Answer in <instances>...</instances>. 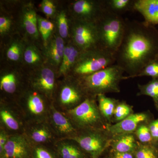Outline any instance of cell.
I'll list each match as a JSON object with an SVG mask.
<instances>
[{"label": "cell", "instance_id": "1", "mask_svg": "<svg viewBox=\"0 0 158 158\" xmlns=\"http://www.w3.org/2000/svg\"><path fill=\"white\" fill-rule=\"evenodd\" d=\"M124 36L115 55L116 64L133 78L158 57V31L145 22L125 19Z\"/></svg>", "mask_w": 158, "mask_h": 158}, {"label": "cell", "instance_id": "2", "mask_svg": "<svg viewBox=\"0 0 158 158\" xmlns=\"http://www.w3.org/2000/svg\"><path fill=\"white\" fill-rule=\"evenodd\" d=\"M98 47L115 56L121 44L125 28V19L121 15L106 10L95 23Z\"/></svg>", "mask_w": 158, "mask_h": 158}, {"label": "cell", "instance_id": "3", "mask_svg": "<svg viewBox=\"0 0 158 158\" xmlns=\"http://www.w3.org/2000/svg\"><path fill=\"white\" fill-rule=\"evenodd\" d=\"M124 73L121 67L115 64L78 79L88 97L96 98L98 94L119 92V83L124 78Z\"/></svg>", "mask_w": 158, "mask_h": 158}, {"label": "cell", "instance_id": "4", "mask_svg": "<svg viewBox=\"0 0 158 158\" xmlns=\"http://www.w3.org/2000/svg\"><path fill=\"white\" fill-rule=\"evenodd\" d=\"M25 118L26 122L47 120L52 102L42 94L27 87L15 101Z\"/></svg>", "mask_w": 158, "mask_h": 158}, {"label": "cell", "instance_id": "5", "mask_svg": "<svg viewBox=\"0 0 158 158\" xmlns=\"http://www.w3.org/2000/svg\"><path fill=\"white\" fill-rule=\"evenodd\" d=\"M96 98L88 97L76 107L63 113L78 131L102 130L104 123Z\"/></svg>", "mask_w": 158, "mask_h": 158}, {"label": "cell", "instance_id": "6", "mask_svg": "<svg viewBox=\"0 0 158 158\" xmlns=\"http://www.w3.org/2000/svg\"><path fill=\"white\" fill-rule=\"evenodd\" d=\"M89 97L79 79H65L57 85L53 104L62 113L76 107Z\"/></svg>", "mask_w": 158, "mask_h": 158}, {"label": "cell", "instance_id": "7", "mask_svg": "<svg viewBox=\"0 0 158 158\" xmlns=\"http://www.w3.org/2000/svg\"><path fill=\"white\" fill-rule=\"evenodd\" d=\"M114 55L99 48L83 52L74 65V77L81 78L114 65Z\"/></svg>", "mask_w": 158, "mask_h": 158}, {"label": "cell", "instance_id": "8", "mask_svg": "<svg viewBox=\"0 0 158 158\" xmlns=\"http://www.w3.org/2000/svg\"><path fill=\"white\" fill-rule=\"evenodd\" d=\"M26 122L15 102L0 100V128L9 136L23 135Z\"/></svg>", "mask_w": 158, "mask_h": 158}, {"label": "cell", "instance_id": "9", "mask_svg": "<svg viewBox=\"0 0 158 158\" xmlns=\"http://www.w3.org/2000/svg\"><path fill=\"white\" fill-rule=\"evenodd\" d=\"M72 139L76 141L82 149L91 158H98L108 143L102 130L78 131L76 136Z\"/></svg>", "mask_w": 158, "mask_h": 158}, {"label": "cell", "instance_id": "10", "mask_svg": "<svg viewBox=\"0 0 158 158\" xmlns=\"http://www.w3.org/2000/svg\"><path fill=\"white\" fill-rule=\"evenodd\" d=\"M24 135L32 145L54 147L59 140L47 120L27 123Z\"/></svg>", "mask_w": 158, "mask_h": 158}, {"label": "cell", "instance_id": "11", "mask_svg": "<svg viewBox=\"0 0 158 158\" xmlns=\"http://www.w3.org/2000/svg\"><path fill=\"white\" fill-rule=\"evenodd\" d=\"M74 43L82 52L98 47V38L94 23L76 21L72 31Z\"/></svg>", "mask_w": 158, "mask_h": 158}, {"label": "cell", "instance_id": "12", "mask_svg": "<svg viewBox=\"0 0 158 158\" xmlns=\"http://www.w3.org/2000/svg\"><path fill=\"white\" fill-rule=\"evenodd\" d=\"M27 81L29 86L53 102L58 85L53 71L49 68H44L29 77Z\"/></svg>", "mask_w": 158, "mask_h": 158}, {"label": "cell", "instance_id": "13", "mask_svg": "<svg viewBox=\"0 0 158 158\" xmlns=\"http://www.w3.org/2000/svg\"><path fill=\"white\" fill-rule=\"evenodd\" d=\"M47 121L59 140L73 139L78 131L68 117L51 105Z\"/></svg>", "mask_w": 158, "mask_h": 158}, {"label": "cell", "instance_id": "14", "mask_svg": "<svg viewBox=\"0 0 158 158\" xmlns=\"http://www.w3.org/2000/svg\"><path fill=\"white\" fill-rule=\"evenodd\" d=\"M73 9L76 20L95 23L106 10V0H78L73 3Z\"/></svg>", "mask_w": 158, "mask_h": 158}, {"label": "cell", "instance_id": "15", "mask_svg": "<svg viewBox=\"0 0 158 158\" xmlns=\"http://www.w3.org/2000/svg\"><path fill=\"white\" fill-rule=\"evenodd\" d=\"M5 151L6 158H32V145L24 134L9 136Z\"/></svg>", "mask_w": 158, "mask_h": 158}, {"label": "cell", "instance_id": "16", "mask_svg": "<svg viewBox=\"0 0 158 158\" xmlns=\"http://www.w3.org/2000/svg\"><path fill=\"white\" fill-rule=\"evenodd\" d=\"M148 118L145 113H139L131 114L123 120L109 127V131L114 135L128 134L137 128L139 123L146 121Z\"/></svg>", "mask_w": 158, "mask_h": 158}, {"label": "cell", "instance_id": "17", "mask_svg": "<svg viewBox=\"0 0 158 158\" xmlns=\"http://www.w3.org/2000/svg\"><path fill=\"white\" fill-rule=\"evenodd\" d=\"M54 148L60 158H86V155H88L72 139L58 140Z\"/></svg>", "mask_w": 158, "mask_h": 158}, {"label": "cell", "instance_id": "18", "mask_svg": "<svg viewBox=\"0 0 158 158\" xmlns=\"http://www.w3.org/2000/svg\"><path fill=\"white\" fill-rule=\"evenodd\" d=\"M134 10L142 15L145 23L158 25V0H135Z\"/></svg>", "mask_w": 158, "mask_h": 158}, {"label": "cell", "instance_id": "19", "mask_svg": "<svg viewBox=\"0 0 158 158\" xmlns=\"http://www.w3.org/2000/svg\"><path fill=\"white\" fill-rule=\"evenodd\" d=\"M82 52L75 45L65 47L59 69L60 75H65L71 68H73Z\"/></svg>", "mask_w": 158, "mask_h": 158}, {"label": "cell", "instance_id": "20", "mask_svg": "<svg viewBox=\"0 0 158 158\" xmlns=\"http://www.w3.org/2000/svg\"><path fill=\"white\" fill-rule=\"evenodd\" d=\"M65 48L62 37H56L51 41L46 52L48 58L52 64L59 65L62 62Z\"/></svg>", "mask_w": 158, "mask_h": 158}, {"label": "cell", "instance_id": "21", "mask_svg": "<svg viewBox=\"0 0 158 158\" xmlns=\"http://www.w3.org/2000/svg\"><path fill=\"white\" fill-rule=\"evenodd\" d=\"M23 24L30 35L38 37V19L36 11L32 7H27L25 9L23 14Z\"/></svg>", "mask_w": 158, "mask_h": 158}, {"label": "cell", "instance_id": "22", "mask_svg": "<svg viewBox=\"0 0 158 158\" xmlns=\"http://www.w3.org/2000/svg\"><path fill=\"white\" fill-rule=\"evenodd\" d=\"M135 0H106V9L118 15L127 11H135Z\"/></svg>", "mask_w": 158, "mask_h": 158}, {"label": "cell", "instance_id": "23", "mask_svg": "<svg viewBox=\"0 0 158 158\" xmlns=\"http://www.w3.org/2000/svg\"><path fill=\"white\" fill-rule=\"evenodd\" d=\"M113 147L116 152L132 153L136 147L135 138L130 134L123 135L113 143Z\"/></svg>", "mask_w": 158, "mask_h": 158}, {"label": "cell", "instance_id": "24", "mask_svg": "<svg viewBox=\"0 0 158 158\" xmlns=\"http://www.w3.org/2000/svg\"><path fill=\"white\" fill-rule=\"evenodd\" d=\"M98 106L102 115L104 118L109 119L114 114L115 101L107 97L105 94H100L96 97Z\"/></svg>", "mask_w": 158, "mask_h": 158}, {"label": "cell", "instance_id": "25", "mask_svg": "<svg viewBox=\"0 0 158 158\" xmlns=\"http://www.w3.org/2000/svg\"><path fill=\"white\" fill-rule=\"evenodd\" d=\"M32 158H60L54 147L32 145Z\"/></svg>", "mask_w": 158, "mask_h": 158}, {"label": "cell", "instance_id": "26", "mask_svg": "<svg viewBox=\"0 0 158 158\" xmlns=\"http://www.w3.org/2000/svg\"><path fill=\"white\" fill-rule=\"evenodd\" d=\"M140 92L138 95L149 96L154 101L158 99V78L152 80L145 85H138Z\"/></svg>", "mask_w": 158, "mask_h": 158}, {"label": "cell", "instance_id": "27", "mask_svg": "<svg viewBox=\"0 0 158 158\" xmlns=\"http://www.w3.org/2000/svg\"><path fill=\"white\" fill-rule=\"evenodd\" d=\"M143 76L151 77L152 79L158 78V57L151 61L139 73L133 77Z\"/></svg>", "mask_w": 158, "mask_h": 158}, {"label": "cell", "instance_id": "28", "mask_svg": "<svg viewBox=\"0 0 158 158\" xmlns=\"http://www.w3.org/2000/svg\"><path fill=\"white\" fill-rule=\"evenodd\" d=\"M38 28L44 40L46 41L53 30L54 25L48 20L39 18L38 19Z\"/></svg>", "mask_w": 158, "mask_h": 158}, {"label": "cell", "instance_id": "29", "mask_svg": "<svg viewBox=\"0 0 158 158\" xmlns=\"http://www.w3.org/2000/svg\"><path fill=\"white\" fill-rule=\"evenodd\" d=\"M135 158H158L157 152L153 146L144 145L138 150Z\"/></svg>", "mask_w": 158, "mask_h": 158}, {"label": "cell", "instance_id": "30", "mask_svg": "<svg viewBox=\"0 0 158 158\" xmlns=\"http://www.w3.org/2000/svg\"><path fill=\"white\" fill-rule=\"evenodd\" d=\"M57 20L60 37L62 38H66L68 35L69 27L65 12L61 11L58 15Z\"/></svg>", "mask_w": 158, "mask_h": 158}, {"label": "cell", "instance_id": "31", "mask_svg": "<svg viewBox=\"0 0 158 158\" xmlns=\"http://www.w3.org/2000/svg\"><path fill=\"white\" fill-rule=\"evenodd\" d=\"M24 59L29 64H35L40 61V56L36 48L33 47H29L25 51Z\"/></svg>", "mask_w": 158, "mask_h": 158}, {"label": "cell", "instance_id": "32", "mask_svg": "<svg viewBox=\"0 0 158 158\" xmlns=\"http://www.w3.org/2000/svg\"><path fill=\"white\" fill-rule=\"evenodd\" d=\"M131 109L129 106L124 103L117 105L114 110V117L116 121L120 122L130 116Z\"/></svg>", "mask_w": 158, "mask_h": 158}, {"label": "cell", "instance_id": "33", "mask_svg": "<svg viewBox=\"0 0 158 158\" xmlns=\"http://www.w3.org/2000/svg\"><path fill=\"white\" fill-rule=\"evenodd\" d=\"M137 137L140 141L143 143H149L152 141V138L149 127L142 125L138 128L136 132Z\"/></svg>", "mask_w": 158, "mask_h": 158}, {"label": "cell", "instance_id": "34", "mask_svg": "<svg viewBox=\"0 0 158 158\" xmlns=\"http://www.w3.org/2000/svg\"><path fill=\"white\" fill-rule=\"evenodd\" d=\"M21 55V47L19 44L16 43L12 44L7 52V57L11 61H18L20 58Z\"/></svg>", "mask_w": 158, "mask_h": 158}, {"label": "cell", "instance_id": "35", "mask_svg": "<svg viewBox=\"0 0 158 158\" xmlns=\"http://www.w3.org/2000/svg\"><path fill=\"white\" fill-rule=\"evenodd\" d=\"M9 136L4 130L0 128V158H6L5 146Z\"/></svg>", "mask_w": 158, "mask_h": 158}, {"label": "cell", "instance_id": "36", "mask_svg": "<svg viewBox=\"0 0 158 158\" xmlns=\"http://www.w3.org/2000/svg\"><path fill=\"white\" fill-rule=\"evenodd\" d=\"M43 12L48 16L52 15L55 13L56 7L54 3L49 0H44L41 4Z\"/></svg>", "mask_w": 158, "mask_h": 158}, {"label": "cell", "instance_id": "37", "mask_svg": "<svg viewBox=\"0 0 158 158\" xmlns=\"http://www.w3.org/2000/svg\"><path fill=\"white\" fill-rule=\"evenodd\" d=\"M150 131L151 134L152 141L155 143L158 142V118L152 121L149 127Z\"/></svg>", "mask_w": 158, "mask_h": 158}, {"label": "cell", "instance_id": "38", "mask_svg": "<svg viewBox=\"0 0 158 158\" xmlns=\"http://www.w3.org/2000/svg\"><path fill=\"white\" fill-rule=\"evenodd\" d=\"M11 25V20L8 18L0 17V33L3 34L9 31Z\"/></svg>", "mask_w": 158, "mask_h": 158}, {"label": "cell", "instance_id": "39", "mask_svg": "<svg viewBox=\"0 0 158 158\" xmlns=\"http://www.w3.org/2000/svg\"><path fill=\"white\" fill-rule=\"evenodd\" d=\"M114 158H134L132 153L120 152L115 151L114 154Z\"/></svg>", "mask_w": 158, "mask_h": 158}, {"label": "cell", "instance_id": "40", "mask_svg": "<svg viewBox=\"0 0 158 158\" xmlns=\"http://www.w3.org/2000/svg\"><path fill=\"white\" fill-rule=\"evenodd\" d=\"M155 103L156 107L157 108L158 110V99L157 100L154 101Z\"/></svg>", "mask_w": 158, "mask_h": 158}]
</instances>
